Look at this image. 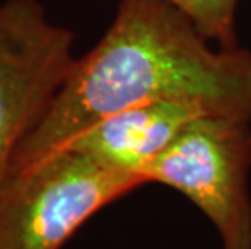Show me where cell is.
Masks as SVG:
<instances>
[{
  "instance_id": "6da1fadb",
  "label": "cell",
  "mask_w": 251,
  "mask_h": 249,
  "mask_svg": "<svg viewBox=\"0 0 251 249\" xmlns=\"http://www.w3.org/2000/svg\"><path fill=\"white\" fill-rule=\"evenodd\" d=\"M152 102L251 121V52L212 50L191 18L165 0H120L107 33L75 60L10 170L63 149L110 115Z\"/></svg>"
},
{
  "instance_id": "7a4b0ae2",
  "label": "cell",
  "mask_w": 251,
  "mask_h": 249,
  "mask_svg": "<svg viewBox=\"0 0 251 249\" xmlns=\"http://www.w3.org/2000/svg\"><path fill=\"white\" fill-rule=\"evenodd\" d=\"M141 184L73 147L10 170L0 184V249H58L91 215Z\"/></svg>"
},
{
  "instance_id": "3957f363",
  "label": "cell",
  "mask_w": 251,
  "mask_h": 249,
  "mask_svg": "<svg viewBox=\"0 0 251 249\" xmlns=\"http://www.w3.org/2000/svg\"><path fill=\"white\" fill-rule=\"evenodd\" d=\"M250 168V121L201 115L144 168L143 178L195 203L216 226L222 249H251Z\"/></svg>"
},
{
  "instance_id": "277c9868",
  "label": "cell",
  "mask_w": 251,
  "mask_h": 249,
  "mask_svg": "<svg viewBox=\"0 0 251 249\" xmlns=\"http://www.w3.org/2000/svg\"><path fill=\"white\" fill-rule=\"evenodd\" d=\"M73 41L36 0L0 3V184L70 73Z\"/></svg>"
},
{
  "instance_id": "5b68a950",
  "label": "cell",
  "mask_w": 251,
  "mask_h": 249,
  "mask_svg": "<svg viewBox=\"0 0 251 249\" xmlns=\"http://www.w3.org/2000/svg\"><path fill=\"white\" fill-rule=\"evenodd\" d=\"M201 115L209 113L198 105L183 102L136 105L98 121L67 147L144 181V168L167 149L191 120Z\"/></svg>"
},
{
  "instance_id": "8992f818",
  "label": "cell",
  "mask_w": 251,
  "mask_h": 249,
  "mask_svg": "<svg viewBox=\"0 0 251 249\" xmlns=\"http://www.w3.org/2000/svg\"><path fill=\"white\" fill-rule=\"evenodd\" d=\"M181 10L206 39L216 41L221 49H235V12L238 0H165Z\"/></svg>"
}]
</instances>
